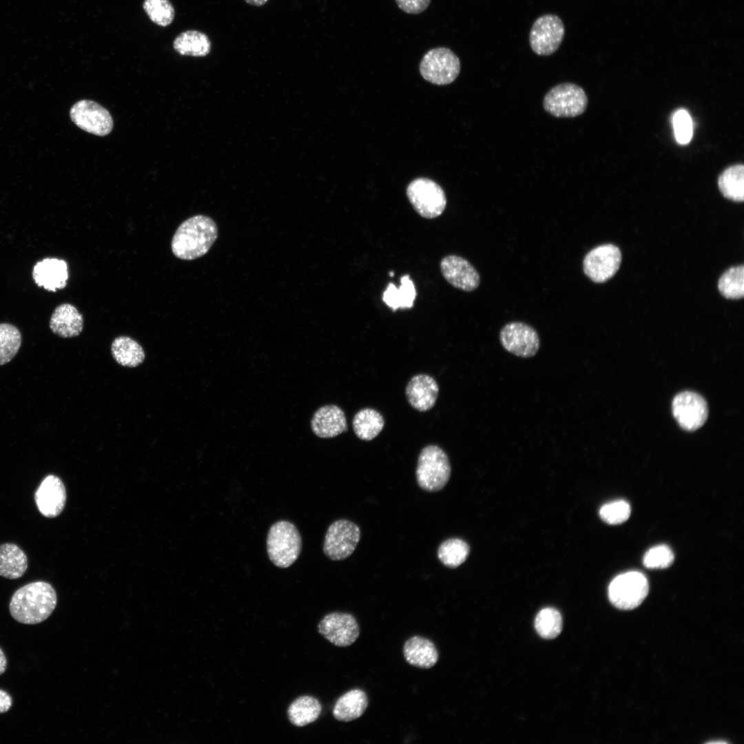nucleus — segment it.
<instances>
[{
  "instance_id": "35",
  "label": "nucleus",
  "mask_w": 744,
  "mask_h": 744,
  "mask_svg": "<svg viewBox=\"0 0 744 744\" xmlns=\"http://www.w3.org/2000/svg\"><path fill=\"white\" fill-rule=\"evenodd\" d=\"M143 9L154 23L165 27L174 19V8L169 0H144Z\"/></svg>"
},
{
  "instance_id": "28",
  "label": "nucleus",
  "mask_w": 744,
  "mask_h": 744,
  "mask_svg": "<svg viewBox=\"0 0 744 744\" xmlns=\"http://www.w3.org/2000/svg\"><path fill=\"white\" fill-rule=\"evenodd\" d=\"M111 351L118 364L130 368L138 366L144 361L145 357L141 344L125 335L118 336L113 340Z\"/></svg>"
},
{
  "instance_id": "15",
  "label": "nucleus",
  "mask_w": 744,
  "mask_h": 744,
  "mask_svg": "<svg viewBox=\"0 0 744 744\" xmlns=\"http://www.w3.org/2000/svg\"><path fill=\"white\" fill-rule=\"evenodd\" d=\"M319 633L338 647L353 644L360 635L358 623L350 613L334 612L325 615L318 625Z\"/></svg>"
},
{
  "instance_id": "36",
  "label": "nucleus",
  "mask_w": 744,
  "mask_h": 744,
  "mask_svg": "<svg viewBox=\"0 0 744 744\" xmlns=\"http://www.w3.org/2000/svg\"><path fill=\"white\" fill-rule=\"evenodd\" d=\"M631 512L629 504L624 500H617L603 505L599 515L603 521L609 524H619L626 521Z\"/></svg>"
},
{
  "instance_id": "29",
  "label": "nucleus",
  "mask_w": 744,
  "mask_h": 744,
  "mask_svg": "<svg viewBox=\"0 0 744 744\" xmlns=\"http://www.w3.org/2000/svg\"><path fill=\"white\" fill-rule=\"evenodd\" d=\"M400 283L398 288L393 283H389L382 295V300L393 311L411 308L416 298L415 287L409 275L402 276Z\"/></svg>"
},
{
  "instance_id": "43",
  "label": "nucleus",
  "mask_w": 744,
  "mask_h": 744,
  "mask_svg": "<svg viewBox=\"0 0 744 744\" xmlns=\"http://www.w3.org/2000/svg\"><path fill=\"white\" fill-rule=\"evenodd\" d=\"M390 276H392V277L393 276V272L390 273Z\"/></svg>"
},
{
  "instance_id": "24",
  "label": "nucleus",
  "mask_w": 744,
  "mask_h": 744,
  "mask_svg": "<svg viewBox=\"0 0 744 744\" xmlns=\"http://www.w3.org/2000/svg\"><path fill=\"white\" fill-rule=\"evenodd\" d=\"M28 566V557L17 544L5 543L0 545V576L16 579L21 577Z\"/></svg>"
},
{
  "instance_id": "42",
  "label": "nucleus",
  "mask_w": 744,
  "mask_h": 744,
  "mask_svg": "<svg viewBox=\"0 0 744 744\" xmlns=\"http://www.w3.org/2000/svg\"><path fill=\"white\" fill-rule=\"evenodd\" d=\"M268 0H245V1L254 6H262L265 5Z\"/></svg>"
},
{
  "instance_id": "22",
  "label": "nucleus",
  "mask_w": 744,
  "mask_h": 744,
  "mask_svg": "<svg viewBox=\"0 0 744 744\" xmlns=\"http://www.w3.org/2000/svg\"><path fill=\"white\" fill-rule=\"evenodd\" d=\"M402 651L406 661L419 668H431L436 664L439 658L435 644L420 636H413L407 639Z\"/></svg>"
},
{
  "instance_id": "1",
  "label": "nucleus",
  "mask_w": 744,
  "mask_h": 744,
  "mask_svg": "<svg viewBox=\"0 0 744 744\" xmlns=\"http://www.w3.org/2000/svg\"><path fill=\"white\" fill-rule=\"evenodd\" d=\"M56 603L57 596L53 586L48 582L37 581L25 584L14 592L9 611L19 623L34 625L46 620Z\"/></svg>"
},
{
  "instance_id": "3",
  "label": "nucleus",
  "mask_w": 744,
  "mask_h": 744,
  "mask_svg": "<svg viewBox=\"0 0 744 744\" xmlns=\"http://www.w3.org/2000/svg\"><path fill=\"white\" fill-rule=\"evenodd\" d=\"M451 466L446 452L439 446L429 444L420 451L415 470L418 486L427 492L441 490L448 483Z\"/></svg>"
},
{
  "instance_id": "12",
  "label": "nucleus",
  "mask_w": 744,
  "mask_h": 744,
  "mask_svg": "<svg viewBox=\"0 0 744 744\" xmlns=\"http://www.w3.org/2000/svg\"><path fill=\"white\" fill-rule=\"evenodd\" d=\"M621 261L619 249L612 244L601 245L593 248L584 257V273L593 282L602 283L611 278L617 271Z\"/></svg>"
},
{
  "instance_id": "21",
  "label": "nucleus",
  "mask_w": 744,
  "mask_h": 744,
  "mask_svg": "<svg viewBox=\"0 0 744 744\" xmlns=\"http://www.w3.org/2000/svg\"><path fill=\"white\" fill-rule=\"evenodd\" d=\"M49 326L51 331L61 338L76 337L83 331V317L74 305L63 303L52 312Z\"/></svg>"
},
{
  "instance_id": "23",
  "label": "nucleus",
  "mask_w": 744,
  "mask_h": 744,
  "mask_svg": "<svg viewBox=\"0 0 744 744\" xmlns=\"http://www.w3.org/2000/svg\"><path fill=\"white\" fill-rule=\"evenodd\" d=\"M369 705L365 692L353 689L342 695L335 702L333 715L340 721L349 722L360 717Z\"/></svg>"
},
{
  "instance_id": "18",
  "label": "nucleus",
  "mask_w": 744,
  "mask_h": 744,
  "mask_svg": "<svg viewBox=\"0 0 744 744\" xmlns=\"http://www.w3.org/2000/svg\"><path fill=\"white\" fill-rule=\"evenodd\" d=\"M439 394V386L430 375L420 373L409 381L405 395L409 404L420 412L428 411L435 404Z\"/></svg>"
},
{
  "instance_id": "41",
  "label": "nucleus",
  "mask_w": 744,
  "mask_h": 744,
  "mask_svg": "<svg viewBox=\"0 0 744 744\" xmlns=\"http://www.w3.org/2000/svg\"><path fill=\"white\" fill-rule=\"evenodd\" d=\"M6 668L7 659L3 651L0 648V675L3 674L6 672Z\"/></svg>"
},
{
  "instance_id": "31",
  "label": "nucleus",
  "mask_w": 744,
  "mask_h": 744,
  "mask_svg": "<svg viewBox=\"0 0 744 744\" xmlns=\"http://www.w3.org/2000/svg\"><path fill=\"white\" fill-rule=\"evenodd\" d=\"M469 552V546L465 541L459 538H449L441 543L437 555L443 565L455 568L466 560Z\"/></svg>"
},
{
  "instance_id": "39",
  "label": "nucleus",
  "mask_w": 744,
  "mask_h": 744,
  "mask_svg": "<svg viewBox=\"0 0 744 744\" xmlns=\"http://www.w3.org/2000/svg\"><path fill=\"white\" fill-rule=\"evenodd\" d=\"M397 6L403 12L417 14L423 12L428 7L431 0H395Z\"/></svg>"
},
{
  "instance_id": "2",
  "label": "nucleus",
  "mask_w": 744,
  "mask_h": 744,
  "mask_svg": "<svg viewBox=\"0 0 744 744\" xmlns=\"http://www.w3.org/2000/svg\"><path fill=\"white\" fill-rule=\"evenodd\" d=\"M218 237L214 220L205 215H196L183 221L176 229L172 242L173 254L183 260H192L206 254Z\"/></svg>"
},
{
  "instance_id": "20",
  "label": "nucleus",
  "mask_w": 744,
  "mask_h": 744,
  "mask_svg": "<svg viewBox=\"0 0 744 744\" xmlns=\"http://www.w3.org/2000/svg\"><path fill=\"white\" fill-rule=\"evenodd\" d=\"M34 282L49 291L63 289L68 278V265L62 259L46 258L33 267Z\"/></svg>"
},
{
  "instance_id": "19",
  "label": "nucleus",
  "mask_w": 744,
  "mask_h": 744,
  "mask_svg": "<svg viewBox=\"0 0 744 744\" xmlns=\"http://www.w3.org/2000/svg\"><path fill=\"white\" fill-rule=\"evenodd\" d=\"M311 427L314 434L320 438H332L348 429L344 411L335 404L319 408L312 417Z\"/></svg>"
},
{
  "instance_id": "32",
  "label": "nucleus",
  "mask_w": 744,
  "mask_h": 744,
  "mask_svg": "<svg viewBox=\"0 0 744 744\" xmlns=\"http://www.w3.org/2000/svg\"><path fill=\"white\" fill-rule=\"evenodd\" d=\"M21 344L19 330L9 323L0 324V365L12 360Z\"/></svg>"
},
{
  "instance_id": "8",
  "label": "nucleus",
  "mask_w": 744,
  "mask_h": 744,
  "mask_svg": "<svg viewBox=\"0 0 744 744\" xmlns=\"http://www.w3.org/2000/svg\"><path fill=\"white\" fill-rule=\"evenodd\" d=\"M649 590L646 577L637 571L617 576L608 588L610 602L621 610H632L639 606Z\"/></svg>"
},
{
  "instance_id": "34",
  "label": "nucleus",
  "mask_w": 744,
  "mask_h": 744,
  "mask_svg": "<svg viewBox=\"0 0 744 744\" xmlns=\"http://www.w3.org/2000/svg\"><path fill=\"white\" fill-rule=\"evenodd\" d=\"M535 627L542 638L551 639L557 637L562 629V619L559 612L552 608L542 609L535 618Z\"/></svg>"
},
{
  "instance_id": "40",
  "label": "nucleus",
  "mask_w": 744,
  "mask_h": 744,
  "mask_svg": "<svg viewBox=\"0 0 744 744\" xmlns=\"http://www.w3.org/2000/svg\"><path fill=\"white\" fill-rule=\"evenodd\" d=\"M12 705L11 696L6 691L0 689V714L7 712Z\"/></svg>"
},
{
  "instance_id": "38",
  "label": "nucleus",
  "mask_w": 744,
  "mask_h": 744,
  "mask_svg": "<svg viewBox=\"0 0 744 744\" xmlns=\"http://www.w3.org/2000/svg\"><path fill=\"white\" fill-rule=\"evenodd\" d=\"M672 125L676 141L682 145L688 143L692 136V121L689 113L683 109L674 112Z\"/></svg>"
},
{
  "instance_id": "9",
  "label": "nucleus",
  "mask_w": 744,
  "mask_h": 744,
  "mask_svg": "<svg viewBox=\"0 0 744 744\" xmlns=\"http://www.w3.org/2000/svg\"><path fill=\"white\" fill-rule=\"evenodd\" d=\"M360 537L361 531L356 524L345 519H338L327 530L323 552L331 560H344L353 554Z\"/></svg>"
},
{
  "instance_id": "16",
  "label": "nucleus",
  "mask_w": 744,
  "mask_h": 744,
  "mask_svg": "<svg viewBox=\"0 0 744 744\" xmlns=\"http://www.w3.org/2000/svg\"><path fill=\"white\" fill-rule=\"evenodd\" d=\"M34 502L39 513L47 518L59 516L66 503V490L62 480L56 475H48L37 488Z\"/></svg>"
},
{
  "instance_id": "27",
  "label": "nucleus",
  "mask_w": 744,
  "mask_h": 744,
  "mask_svg": "<svg viewBox=\"0 0 744 744\" xmlns=\"http://www.w3.org/2000/svg\"><path fill=\"white\" fill-rule=\"evenodd\" d=\"M288 719L295 726L303 727L316 721L322 712L319 701L311 696H302L294 700L287 709Z\"/></svg>"
},
{
  "instance_id": "33",
  "label": "nucleus",
  "mask_w": 744,
  "mask_h": 744,
  "mask_svg": "<svg viewBox=\"0 0 744 744\" xmlns=\"http://www.w3.org/2000/svg\"><path fill=\"white\" fill-rule=\"evenodd\" d=\"M718 288L726 298L738 299L744 295V267H734L726 271L720 278Z\"/></svg>"
},
{
  "instance_id": "11",
  "label": "nucleus",
  "mask_w": 744,
  "mask_h": 744,
  "mask_svg": "<svg viewBox=\"0 0 744 744\" xmlns=\"http://www.w3.org/2000/svg\"><path fill=\"white\" fill-rule=\"evenodd\" d=\"M499 340L506 351L523 358L535 355L540 347L537 331L521 322L505 324L499 332Z\"/></svg>"
},
{
  "instance_id": "37",
  "label": "nucleus",
  "mask_w": 744,
  "mask_h": 744,
  "mask_svg": "<svg viewBox=\"0 0 744 744\" xmlns=\"http://www.w3.org/2000/svg\"><path fill=\"white\" fill-rule=\"evenodd\" d=\"M674 558V554L668 546L659 545L647 551L643 562L648 568H665L672 564Z\"/></svg>"
},
{
  "instance_id": "30",
  "label": "nucleus",
  "mask_w": 744,
  "mask_h": 744,
  "mask_svg": "<svg viewBox=\"0 0 744 744\" xmlns=\"http://www.w3.org/2000/svg\"><path fill=\"white\" fill-rule=\"evenodd\" d=\"M719 190L724 197L736 202L744 199V166L736 164L725 169L718 179Z\"/></svg>"
},
{
  "instance_id": "26",
  "label": "nucleus",
  "mask_w": 744,
  "mask_h": 744,
  "mask_svg": "<svg viewBox=\"0 0 744 744\" xmlns=\"http://www.w3.org/2000/svg\"><path fill=\"white\" fill-rule=\"evenodd\" d=\"M385 424L382 415L376 409L364 408L358 411L352 421L353 430L360 440L370 441L376 437Z\"/></svg>"
},
{
  "instance_id": "13",
  "label": "nucleus",
  "mask_w": 744,
  "mask_h": 744,
  "mask_svg": "<svg viewBox=\"0 0 744 744\" xmlns=\"http://www.w3.org/2000/svg\"><path fill=\"white\" fill-rule=\"evenodd\" d=\"M70 116L77 127L96 136H106L113 128V119L109 112L92 101L76 102L71 107Z\"/></svg>"
},
{
  "instance_id": "7",
  "label": "nucleus",
  "mask_w": 744,
  "mask_h": 744,
  "mask_svg": "<svg viewBox=\"0 0 744 744\" xmlns=\"http://www.w3.org/2000/svg\"><path fill=\"white\" fill-rule=\"evenodd\" d=\"M406 195L415 211L425 218L440 216L446 206L443 189L427 178H418L411 181L406 188Z\"/></svg>"
},
{
  "instance_id": "14",
  "label": "nucleus",
  "mask_w": 744,
  "mask_h": 744,
  "mask_svg": "<svg viewBox=\"0 0 744 744\" xmlns=\"http://www.w3.org/2000/svg\"><path fill=\"white\" fill-rule=\"evenodd\" d=\"M672 413L679 426L692 431L699 428L708 416V406L705 399L692 391H683L673 399Z\"/></svg>"
},
{
  "instance_id": "10",
  "label": "nucleus",
  "mask_w": 744,
  "mask_h": 744,
  "mask_svg": "<svg viewBox=\"0 0 744 744\" xmlns=\"http://www.w3.org/2000/svg\"><path fill=\"white\" fill-rule=\"evenodd\" d=\"M564 34V24L558 16L544 14L538 17L531 27L530 46L537 55H551L559 49Z\"/></svg>"
},
{
  "instance_id": "17",
  "label": "nucleus",
  "mask_w": 744,
  "mask_h": 744,
  "mask_svg": "<svg viewBox=\"0 0 744 744\" xmlns=\"http://www.w3.org/2000/svg\"><path fill=\"white\" fill-rule=\"evenodd\" d=\"M440 269L445 280L455 288L472 291L479 285L480 277L476 269L459 256L444 257L440 262Z\"/></svg>"
},
{
  "instance_id": "25",
  "label": "nucleus",
  "mask_w": 744,
  "mask_h": 744,
  "mask_svg": "<svg viewBox=\"0 0 744 744\" xmlns=\"http://www.w3.org/2000/svg\"><path fill=\"white\" fill-rule=\"evenodd\" d=\"M174 49L181 55L205 56L211 50L208 36L198 30H189L179 34L173 42Z\"/></svg>"
},
{
  "instance_id": "4",
  "label": "nucleus",
  "mask_w": 744,
  "mask_h": 744,
  "mask_svg": "<svg viewBox=\"0 0 744 744\" xmlns=\"http://www.w3.org/2000/svg\"><path fill=\"white\" fill-rule=\"evenodd\" d=\"M266 544L270 561L278 568H286L298 558L302 549V538L293 524L280 520L270 527Z\"/></svg>"
},
{
  "instance_id": "6",
  "label": "nucleus",
  "mask_w": 744,
  "mask_h": 744,
  "mask_svg": "<svg viewBox=\"0 0 744 744\" xmlns=\"http://www.w3.org/2000/svg\"><path fill=\"white\" fill-rule=\"evenodd\" d=\"M420 72L427 81L444 85L453 83L461 70L458 56L449 48L439 47L428 50L420 63Z\"/></svg>"
},
{
  "instance_id": "5",
  "label": "nucleus",
  "mask_w": 744,
  "mask_h": 744,
  "mask_svg": "<svg viewBox=\"0 0 744 744\" xmlns=\"http://www.w3.org/2000/svg\"><path fill=\"white\" fill-rule=\"evenodd\" d=\"M588 105V97L583 88L572 83H564L552 87L544 96V110L557 118H573L582 114Z\"/></svg>"
}]
</instances>
